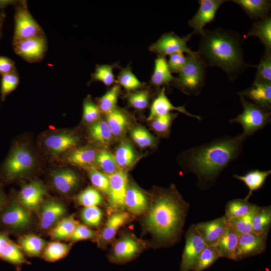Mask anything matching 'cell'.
Here are the masks:
<instances>
[{"label":"cell","mask_w":271,"mask_h":271,"mask_svg":"<svg viewBox=\"0 0 271 271\" xmlns=\"http://www.w3.org/2000/svg\"><path fill=\"white\" fill-rule=\"evenodd\" d=\"M174 184L167 188H156L150 195V204L143 215V232L151 237L154 248L169 247L180 239L189 209Z\"/></svg>","instance_id":"cell-1"},{"label":"cell","mask_w":271,"mask_h":271,"mask_svg":"<svg viewBox=\"0 0 271 271\" xmlns=\"http://www.w3.org/2000/svg\"><path fill=\"white\" fill-rule=\"evenodd\" d=\"M246 137L224 136L183 152L180 163L186 171L194 174L201 188L212 185L221 172L240 155Z\"/></svg>","instance_id":"cell-2"},{"label":"cell","mask_w":271,"mask_h":271,"mask_svg":"<svg viewBox=\"0 0 271 271\" xmlns=\"http://www.w3.org/2000/svg\"><path fill=\"white\" fill-rule=\"evenodd\" d=\"M240 35L221 28L204 30L197 55L206 66L221 69L233 81L250 66L244 60Z\"/></svg>","instance_id":"cell-3"},{"label":"cell","mask_w":271,"mask_h":271,"mask_svg":"<svg viewBox=\"0 0 271 271\" xmlns=\"http://www.w3.org/2000/svg\"><path fill=\"white\" fill-rule=\"evenodd\" d=\"M186 57L184 66L172 83L185 94L197 96L205 83L206 66L197 54H187Z\"/></svg>","instance_id":"cell-4"},{"label":"cell","mask_w":271,"mask_h":271,"mask_svg":"<svg viewBox=\"0 0 271 271\" xmlns=\"http://www.w3.org/2000/svg\"><path fill=\"white\" fill-rule=\"evenodd\" d=\"M34 164V158L27 148L15 146L3 165L0 182H10L21 177L33 169Z\"/></svg>","instance_id":"cell-5"},{"label":"cell","mask_w":271,"mask_h":271,"mask_svg":"<svg viewBox=\"0 0 271 271\" xmlns=\"http://www.w3.org/2000/svg\"><path fill=\"white\" fill-rule=\"evenodd\" d=\"M30 212L16 199L8 202L0 214V231L19 234L28 230L32 224Z\"/></svg>","instance_id":"cell-6"},{"label":"cell","mask_w":271,"mask_h":271,"mask_svg":"<svg viewBox=\"0 0 271 271\" xmlns=\"http://www.w3.org/2000/svg\"><path fill=\"white\" fill-rule=\"evenodd\" d=\"M243 107L242 112L236 117L229 120V123L240 124L243 129V134L250 136L270 122V111L246 100L240 96Z\"/></svg>","instance_id":"cell-7"},{"label":"cell","mask_w":271,"mask_h":271,"mask_svg":"<svg viewBox=\"0 0 271 271\" xmlns=\"http://www.w3.org/2000/svg\"><path fill=\"white\" fill-rule=\"evenodd\" d=\"M147 245L133 233L124 232L114 242L107 255L108 260L115 264L129 262L142 253Z\"/></svg>","instance_id":"cell-8"},{"label":"cell","mask_w":271,"mask_h":271,"mask_svg":"<svg viewBox=\"0 0 271 271\" xmlns=\"http://www.w3.org/2000/svg\"><path fill=\"white\" fill-rule=\"evenodd\" d=\"M14 6L15 12L13 45L24 40L45 35L42 28L29 12L26 1H17Z\"/></svg>","instance_id":"cell-9"},{"label":"cell","mask_w":271,"mask_h":271,"mask_svg":"<svg viewBox=\"0 0 271 271\" xmlns=\"http://www.w3.org/2000/svg\"><path fill=\"white\" fill-rule=\"evenodd\" d=\"M192 35L190 33L180 37L173 32L165 33L150 46L149 50L157 54L158 56L165 57L177 53L196 55L197 52L192 51L187 46V42Z\"/></svg>","instance_id":"cell-10"},{"label":"cell","mask_w":271,"mask_h":271,"mask_svg":"<svg viewBox=\"0 0 271 271\" xmlns=\"http://www.w3.org/2000/svg\"><path fill=\"white\" fill-rule=\"evenodd\" d=\"M185 243L179 271H192L200 254L207 246L192 224L185 234Z\"/></svg>","instance_id":"cell-11"},{"label":"cell","mask_w":271,"mask_h":271,"mask_svg":"<svg viewBox=\"0 0 271 271\" xmlns=\"http://www.w3.org/2000/svg\"><path fill=\"white\" fill-rule=\"evenodd\" d=\"M13 46L16 55L28 63L41 61L48 48L45 35L24 40Z\"/></svg>","instance_id":"cell-12"},{"label":"cell","mask_w":271,"mask_h":271,"mask_svg":"<svg viewBox=\"0 0 271 271\" xmlns=\"http://www.w3.org/2000/svg\"><path fill=\"white\" fill-rule=\"evenodd\" d=\"M268 235L253 232L239 236L235 254V261L262 253L266 247Z\"/></svg>","instance_id":"cell-13"},{"label":"cell","mask_w":271,"mask_h":271,"mask_svg":"<svg viewBox=\"0 0 271 271\" xmlns=\"http://www.w3.org/2000/svg\"><path fill=\"white\" fill-rule=\"evenodd\" d=\"M109 190L107 195L109 211L111 213L123 211L124 209V200L128 181L125 171L118 170L108 175Z\"/></svg>","instance_id":"cell-14"},{"label":"cell","mask_w":271,"mask_h":271,"mask_svg":"<svg viewBox=\"0 0 271 271\" xmlns=\"http://www.w3.org/2000/svg\"><path fill=\"white\" fill-rule=\"evenodd\" d=\"M227 1H198L199 7L194 16L188 21L189 26L193 29L191 33L193 35H203L205 26L214 20L219 7Z\"/></svg>","instance_id":"cell-15"},{"label":"cell","mask_w":271,"mask_h":271,"mask_svg":"<svg viewBox=\"0 0 271 271\" xmlns=\"http://www.w3.org/2000/svg\"><path fill=\"white\" fill-rule=\"evenodd\" d=\"M39 227L42 231H50L66 216L67 209L62 202L53 198L44 199L38 210Z\"/></svg>","instance_id":"cell-16"},{"label":"cell","mask_w":271,"mask_h":271,"mask_svg":"<svg viewBox=\"0 0 271 271\" xmlns=\"http://www.w3.org/2000/svg\"><path fill=\"white\" fill-rule=\"evenodd\" d=\"M131 214L123 211L111 213L96 239L98 246L105 248L114 239L119 229L131 220Z\"/></svg>","instance_id":"cell-17"},{"label":"cell","mask_w":271,"mask_h":271,"mask_svg":"<svg viewBox=\"0 0 271 271\" xmlns=\"http://www.w3.org/2000/svg\"><path fill=\"white\" fill-rule=\"evenodd\" d=\"M46 193L44 184L39 181L35 180L22 187L17 200L30 212H36L38 211Z\"/></svg>","instance_id":"cell-18"},{"label":"cell","mask_w":271,"mask_h":271,"mask_svg":"<svg viewBox=\"0 0 271 271\" xmlns=\"http://www.w3.org/2000/svg\"><path fill=\"white\" fill-rule=\"evenodd\" d=\"M124 208L129 214L143 216L150 204V196L138 185L128 180L124 200Z\"/></svg>","instance_id":"cell-19"},{"label":"cell","mask_w":271,"mask_h":271,"mask_svg":"<svg viewBox=\"0 0 271 271\" xmlns=\"http://www.w3.org/2000/svg\"><path fill=\"white\" fill-rule=\"evenodd\" d=\"M194 227L206 245L214 246L228 227L227 220L222 216L218 218L198 223Z\"/></svg>","instance_id":"cell-20"},{"label":"cell","mask_w":271,"mask_h":271,"mask_svg":"<svg viewBox=\"0 0 271 271\" xmlns=\"http://www.w3.org/2000/svg\"><path fill=\"white\" fill-rule=\"evenodd\" d=\"M239 96L247 98L252 103L264 109L270 111L271 82L254 79L252 85L248 88L237 92Z\"/></svg>","instance_id":"cell-21"},{"label":"cell","mask_w":271,"mask_h":271,"mask_svg":"<svg viewBox=\"0 0 271 271\" xmlns=\"http://www.w3.org/2000/svg\"><path fill=\"white\" fill-rule=\"evenodd\" d=\"M80 181L78 174L69 169L54 171L51 174V182L54 188L64 195L74 193L78 188Z\"/></svg>","instance_id":"cell-22"},{"label":"cell","mask_w":271,"mask_h":271,"mask_svg":"<svg viewBox=\"0 0 271 271\" xmlns=\"http://www.w3.org/2000/svg\"><path fill=\"white\" fill-rule=\"evenodd\" d=\"M79 141L76 134L62 131L48 136L44 140V145L51 154L57 156L76 147Z\"/></svg>","instance_id":"cell-23"},{"label":"cell","mask_w":271,"mask_h":271,"mask_svg":"<svg viewBox=\"0 0 271 271\" xmlns=\"http://www.w3.org/2000/svg\"><path fill=\"white\" fill-rule=\"evenodd\" d=\"M173 110L181 112L198 120H201V118L199 116L191 114L188 112L184 106H176L174 105L166 94L165 87H163L160 89L158 95L152 102L147 120L151 121L157 116L169 113Z\"/></svg>","instance_id":"cell-24"},{"label":"cell","mask_w":271,"mask_h":271,"mask_svg":"<svg viewBox=\"0 0 271 271\" xmlns=\"http://www.w3.org/2000/svg\"><path fill=\"white\" fill-rule=\"evenodd\" d=\"M238 5L252 20H260L269 16L271 8L270 1L232 0Z\"/></svg>","instance_id":"cell-25"},{"label":"cell","mask_w":271,"mask_h":271,"mask_svg":"<svg viewBox=\"0 0 271 271\" xmlns=\"http://www.w3.org/2000/svg\"><path fill=\"white\" fill-rule=\"evenodd\" d=\"M239 236L228 226L224 234L214 246L220 257L234 260Z\"/></svg>","instance_id":"cell-26"},{"label":"cell","mask_w":271,"mask_h":271,"mask_svg":"<svg viewBox=\"0 0 271 271\" xmlns=\"http://www.w3.org/2000/svg\"><path fill=\"white\" fill-rule=\"evenodd\" d=\"M48 243L45 239L33 233L21 235L18 239V244L23 252L29 257L41 255Z\"/></svg>","instance_id":"cell-27"},{"label":"cell","mask_w":271,"mask_h":271,"mask_svg":"<svg viewBox=\"0 0 271 271\" xmlns=\"http://www.w3.org/2000/svg\"><path fill=\"white\" fill-rule=\"evenodd\" d=\"M113 156L119 170L125 172L131 168L138 160V156L133 147L126 141L119 145Z\"/></svg>","instance_id":"cell-28"},{"label":"cell","mask_w":271,"mask_h":271,"mask_svg":"<svg viewBox=\"0 0 271 271\" xmlns=\"http://www.w3.org/2000/svg\"><path fill=\"white\" fill-rule=\"evenodd\" d=\"M270 173V170L260 171L256 169L250 171L242 176L233 174V177L243 182L248 188V193L244 198L248 201L252 195L253 192L260 189L263 186Z\"/></svg>","instance_id":"cell-29"},{"label":"cell","mask_w":271,"mask_h":271,"mask_svg":"<svg viewBox=\"0 0 271 271\" xmlns=\"http://www.w3.org/2000/svg\"><path fill=\"white\" fill-rule=\"evenodd\" d=\"M255 36L258 38L265 48V52H271V18L255 21L246 35V37Z\"/></svg>","instance_id":"cell-30"},{"label":"cell","mask_w":271,"mask_h":271,"mask_svg":"<svg viewBox=\"0 0 271 271\" xmlns=\"http://www.w3.org/2000/svg\"><path fill=\"white\" fill-rule=\"evenodd\" d=\"M175 79L176 77L170 71L166 58L158 56L155 61L154 69L151 78L152 84L156 87L169 85Z\"/></svg>","instance_id":"cell-31"},{"label":"cell","mask_w":271,"mask_h":271,"mask_svg":"<svg viewBox=\"0 0 271 271\" xmlns=\"http://www.w3.org/2000/svg\"><path fill=\"white\" fill-rule=\"evenodd\" d=\"M106 121L113 137H119L125 131L129 122L126 113L116 107L106 113Z\"/></svg>","instance_id":"cell-32"},{"label":"cell","mask_w":271,"mask_h":271,"mask_svg":"<svg viewBox=\"0 0 271 271\" xmlns=\"http://www.w3.org/2000/svg\"><path fill=\"white\" fill-rule=\"evenodd\" d=\"M78 224L73 216H65L49 231L50 236L53 241L68 240Z\"/></svg>","instance_id":"cell-33"},{"label":"cell","mask_w":271,"mask_h":271,"mask_svg":"<svg viewBox=\"0 0 271 271\" xmlns=\"http://www.w3.org/2000/svg\"><path fill=\"white\" fill-rule=\"evenodd\" d=\"M271 226V206H257L252 218V232L268 235Z\"/></svg>","instance_id":"cell-34"},{"label":"cell","mask_w":271,"mask_h":271,"mask_svg":"<svg viewBox=\"0 0 271 271\" xmlns=\"http://www.w3.org/2000/svg\"><path fill=\"white\" fill-rule=\"evenodd\" d=\"M98 152L91 147H85L75 150L67 157L68 162L72 165L90 167L96 162Z\"/></svg>","instance_id":"cell-35"},{"label":"cell","mask_w":271,"mask_h":271,"mask_svg":"<svg viewBox=\"0 0 271 271\" xmlns=\"http://www.w3.org/2000/svg\"><path fill=\"white\" fill-rule=\"evenodd\" d=\"M88 134L93 141L102 145L109 144L113 137L106 120L101 119L89 125Z\"/></svg>","instance_id":"cell-36"},{"label":"cell","mask_w":271,"mask_h":271,"mask_svg":"<svg viewBox=\"0 0 271 271\" xmlns=\"http://www.w3.org/2000/svg\"><path fill=\"white\" fill-rule=\"evenodd\" d=\"M256 205L244 199H232L225 205L224 216L227 220L242 217L249 213Z\"/></svg>","instance_id":"cell-37"},{"label":"cell","mask_w":271,"mask_h":271,"mask_svg":"<svg viewBox=\"0 0 271 271\" xmlns=\"http://www.w3.org/2000/svg\"><path fill=\"white\" fill-rule=\"evenodd\" d=\"M71 244L59 241H52L48 243L41 255L47 261L55 262L59 260L68 254L71 248Z\"/></svg>","instance_id":"cell-38"},{"label":"cell","mask_w":271,"mask_h":271,"mask_svg":"<svg viewBox=\"0 0 271 271\" xmlns=\"http://www.w3.org/2000/svg\"><path fill=\"white\" fill-rule=\"evenodd\" d=\"M121 92L120 86L114 84L104 94L97 99V104L101 113L106 114L115 108Z\"/></svg>","instance_id":"cell-39"},{"label":"cell","mask_w":271,"mask_h":271,"mask_svg":"<svg viewBox=\"0 0 271 271\" xmlns=\"http://www.w3.org/2000/svg\"><path fill=\"white\" fill-rule=\"evenodd\" d=\"M75 200L78 205L83 207L99 206L103 202L100 192L91 187H88L80 192L76 196Z\"/></svg>","instance_id":"cell-40"},{"label":"cell","mask_w":271,"mask_h":271,"mask_svg":"<svg viewBox=\"0 0 271 271\" xmlns=\"http://www.w3.org/2000/svg\"><path fill=\"white\" fill-rule=\"evenodd\" d=\"M0 258L18 266L27 262L22 250L18 244L12 240L3 250Z\"/></svg>","instance_id":"cell-41"},{"label":"cell","mask_w":271,"mask_h":271,"mask_svg":"<svg viewBox=\"0 0 271 271\" xmlns=\"http://www.w3.org/2000/svg\"><path fill=\"white\" fill-rule=\"evenodd\" d=\"M117 81L120 86L129 92L139 90L143 87V83L132 73L130 66H127L120 70Z\"/></svg>","instance_id":"cell-42"},{"label":"cell","mask_w":271,"mask_h":271,"mask_svg":"<svg viewBox=\"0 0 271 271\" xmlns=\"http://www.w3.org/2000/svg\"><path fill=\"white\" fill-rule=\"evenodd\" d=\"M256 206L247 214L229 220H227L228 225L238 236L252 232V218L257 207Z\"/></svg>","instance_id":"cell-43"},{"label":"cell","mask_w":271,"mask_h":271,"mask_svg":"<svg viewBox=\"0 0 271 271\" xmlns=\"http://www.w3.org/2000/svg\"><path fill=\"white\" fill-rule=\"evenodd\" d=\"M219 258L214 247L207 246L200 254L192 271H203L213 265Z\"/></svg>","instance_id":"cell-44"},{"label":"cell","mask_w":271,"mask_h":271,"mask_svg":"<svg viewBox=\"0 0 271 271\" xmlns=\"http://www.w3.org/2000/svg\"><path fill=\"white\" fill-rule=\"evenodd\" d=\"M114 66L108 64L96 65L94 72L91 75L89 82L100 81L107 86L113 85L115 81L113 72Z\"/></svg>","instance_id":"cell-45"},{"label":"cell","mask_w":271,"mask_h":271,"mask_svg":"<svg viewBox=\"0 0 271 271\" xmlns=\"http://www.w3.org/2000/svg\"><path fill=\"white\" fill-rule=\"evenodd\" d=\"M95 163L101 169L102 172L109 175L119 170L113 155L106 150H101L98 152Z\"/></svg>","instance_id":"cell-46"},{"label":"cell","mask_w":271,"mask_h":271,"mask_svg":"<svg viewBox=\"0 0 271 271\" xmlns=\"http://www.w3.org/2000/svg\"><path fill=\"white\" fill-rule=\"evenodd\" d=\"M80 217L84 225L96 227L102 222L103 213L99 206L85 207L80 212Z\"/></svg>","instance_id":"cell-47"},{"label":"cell","mask_w":271,"mask_h":271,"mask_svg":"<svg viewBox=\"0 0 271 271\" xmlns=\"http://www.w3.org/2000/svg\"><path fill=\"white\" fill-rule=\"evenodd\" d=\"M87 172L94 188L107 196L109 190L108 176L93 167L87 168Z\"/></svg>","instance_id":"cell-48"},{"label":"cell","mask_w":271,"mask_h":271,"mask_svg":"<svg viewBox=\"0 0 271 271\" xmlns=\"http://www.w3.org/2000/svg\"><path fill=\"white\" fill-rule=\"evenodd\" d=\"M20 78L17 70L2 76L1 81V100L4 101L10 93L18 87Z\"/></svg>","instance_id":"cell-49"},{"label":"cell","mask_w":271,"mask_h":271,"mask_svg":"<svg viewBox=\"0 0 271 271\" xmlns=\"http://www.w3.org/2000/svg\"><path fill=\"white\" fill-rule=\"evenodd\" d=\"M130 136L133 141L142 148L153 147L157 144L156 138L142 126L134 128L131 131Z\"/></svg>","instance_id":"cell-50"},{"label":"cell","mask_w":271,"mask_h":271,"mask_svg":"<svg viewBox=\"0 0 271 271\" xmlns=\"http://www.w3.org/2000/svg\"><path fill=\"white\" fill-rule=\"evenodd\" d=\"M178 114V113L170 112L155 117L151 120L152 128L160 135L167 136L170 131L171 124Z\"/></svg>","instance_id":"cell-51"},{"label":"cell","mask_w":271,"mask_h":271,"mask_svg":"<svg viewBox=\"0 0 271 271\" xmlns=\"http://www.w3.org/2000/svg\"><path fill=\"white\" fill-rule=\"evenodd\" d=\"M128 104L138 110L146 108L150 102V92L148 90H137L129 92L127 97Z\"/></svg>","instance_id":"cell-52"},{"label":"cell","mask_w":271,"mask_h":271,"mask_svg":"<svg viewBox=\"0 0 271 271\" xmlns=\"http://www.w3.org/2000/svg\"><path fill=\"white\" fill-rule=\"evenodd\" d=\"M101 112L90 96L87 97L83 104V120L90 124L99 120Z\"/></svg>","instance_id":"cell-53"},{"label":"cell","mask_w":271,"mask_h":271,"mask_svg":"<svg viewBox=\"0 0 271 271\" xmlns=\"http://www.w3.org/2000/svg\"><path fill=\"white\" fill-rule=\"evenodd\" d=\"M256 80L271 82V52H265L256 66Z\"/></svg>","instance_id":"cell-54"},{"label":"cell","mask_w":271,"mask_h":271,"mask_svg":"<svg viewBox=\"0 0 271 271\" xmlns=\"http://www.w3.org/2000/svg\"><path fill=\"white\" fill-rule=\"evenodd\" d=\"M98 234L97 231L90 228L89 227L78 223L68 240L71 243H73L87 239H96Z\"/></svg>","instance_id":"cell-55"},{"label":"cell","mask_w":271,"mask_h":271,"mask_svg":"<svg viewBox=\"0 0 271 271\" xmlns=\"http://www.w3.org/2000/svg\"><path fill=\"white\" fill-rule=\"evenodd\" d=\"M186 57L182 53H177L169 56L167 61L171 73H179L184 66Z\"/></svg>","instance_id":"cell-56"},{"label":"cell","mask_w":271,"mask_h":271,"mask_svg":"<svg viewBox=\"0 0 271 271\" xmlns=\"http://www.w3.org/2000/svg\"><path fill=\"white\" fill-rule=\"evenodd\" d=\"M16 70L15 62L12 59L0 56V75L2 76Z\"/></svg>","instance_id":"cell-57"},{"label":"cell","mask_w":271,"mask_h":271,"mask_svg":"<svg viewBox=\"0 0 271 271\" xmlns=\"http://www.w3.org/2000/svg\"><path fill=\"white\" fill-rule=\"evenodd\" d=\"M10 240L8 233L0 232V255Z\"/></svg>","instance_id":"cell-58"},{"label":"cell","mask_w":271,"mask_h":271,"mask_svg":"<svg viewBox=\"0 0 271 271\" xmlns=\"http://www.w3.org/2000/svg\"><path fill=\"white\" fill-rule=\"evenodd\" d=\"M8 202V199L4 192L2 184L0 182V214L6 207Z\"/></svg>","instance_id":"cell-59"},{"label":"cell","mask_w":271,"mask_h":271,"mask_svg":"<svg viewBox=\"0 0 271 271\" xmlns=\"http://www.w3.org/2000/svg\"><path fill=\"white\" fill-rule=\"evenodd\" d=\"M17 1H0V12L4 11L9 5H14Z\"/></svg>","instance_id":"cell-60"},{"label":"cell","mask_w":271,"mask_h":271,"mask_svg":"<svg viewBox=\"0 0 271 271\" xmlns=\"http://www.w3.org/2000/svg\"><path fill=\"white\" fill-rule=\"evenodd\" d=\"M6 17V16L4 11H1L0 12V39H1L2 36L3 27V25H4V23Z\"/></svg>","instance_id":"cell-61"}]
</instances>
